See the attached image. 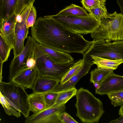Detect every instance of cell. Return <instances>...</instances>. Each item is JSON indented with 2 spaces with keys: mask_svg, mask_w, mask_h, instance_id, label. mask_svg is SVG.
Returning <instances> with one entry per match:
<instances>
[{
  "mask_svg": "<svg viewBox=\"0 0 123 123\" xmlns=\"http://www.w3.org/2000/svg\"><path fill=\"white\" fill-rule=\"evenodd\" d=\"M31 30V37L38 43L68 53L83 55L92 43L65 28L50 15L38 18Z\"/></svg>",
  "mask_w": 123,
  "mask_h": 123,
  "instance_id": "6da1fadb",
  "label": "cell"
},
{
  "mask_svg": "<svg viewBox=\"0 0 123 123\" xmlns=\"http://www.w3.org/2000/svg\"><path fill=\"white\" fill-rule=\"evenodd\" d=\"M75 96L76 116L83 123H98L105 112L101 100L82 87L77 90Z\"/></svg>",
  "mask_w": 123,
  "mask_h": 123,
  "instance_id": "7a4b0ae2",
  "label": "cell"
},
{
  "mask_svg": "<svg viewBox=\"0 0 123 123\" xmlns=\"http://www.w3.org/2000/svg\"><path fill=\"white\" fill-rule=\"evenodd\" d=\"M83 55L84 63L91 66L94 64L92 59L93 56L123 60V40L113 42L107 39L93 40L88 49Z\"/></svg>",
  "mask_w": 123,
  "mask_h": 123,
  "instance_id": "3957f363",
  "label": "cell"
},
{
  "mask_svg": "<svg viewBox=\"0 0 123 123\" xmlns=\"http://www.w3.org/2000/svg\"><path fill=\"white\" fill-rule=\"evenodd\" d=\"M91 36L93 41L99 39L123 40V14L116 11L112 13L108 12L100 20L99 27Z\"/></svg>",
  "mask_w": 123,
  "mask_h": 123,
  "instance_id": "277c9868",
  "label": "cell"
},
{
  "mask_svg": "<svg viewBox=\"0 0 123 123\" xmlns=\"http://www.w3.org/2000/svg\"><path fill=\"white\" fill-rule=\"evenodd\" d=\"M25 89L11 81L0 82V93L12 106L26 118L30 111L28 103L29 95Z\"/></svg>",
  "mask_w": 123,
  "mask_h": 123,
  "instance_id": "5b68a950",
  "label": "cell"
},
{
  "mask_svg": "<svg viewBox=\"0 0 123 123\" xmlns=\"http://www.w3.org/2000/svg\"><path fill=\"white\" fill-rule=\"evenodd\" d=\"M34 54L36 64L35 68L38 75L60 80L73 65L74 63L66 64L56 63L39 48L36 42Z\"/></svg>",
  "mask_w": 123,
  "mask_h": 123,
  "instance_id": "8992f818",
  "label": "cell"
},
{
  "mask_svg": "<svg viewBox=\"0 0 123 123\" xmlns=\"http://www.w3.org/2000/svg\"><path fill=\"white\" fill-rule=\"evenodd\" d=\"M90 14L88 17L61 16L57 14L50 16L65 28L82 35L91 34L100 25V21Z\"/></svg>",
  "mask_w": 123,
  "mask_h": 123,
  "instance_id": "52a82bcc",
  "label": "cell"
},
{
  "mask_svg": "<svg viewBox=\"0 0 123 123\" xmlns=\"http://www.w3.org/2000/svg\"><path fill=\"white\" fill-rule=\"evenodd\" d=\"M27 38L24 49L18 55L13 57L11 62L8 77L9 81H11L15 75L26 68L27 60L34 51L36 42L30 36L28 37Z\"/></svg>",
  "mask_w": 123,
  "mask_h": 123,
  "instance_id": "ba28073f",
  "label": "cell"
},
{
  "mask_svg": "<svg viewBox=\"0 0 123 123\" xmlns=\"http://www.w3.org/2000/svg\"><path fill=\"white\" fill-rule=\"evenodd\" d=\"M32 2L25 8L20 14L22 19L20 22L16 21L15 29V40L13 49L14 58L18 55L24 49V42L28 37L29 29L27 26L26 20L33 5Z\"/></svg>",
  "mask_w": 123,
  "mask_h": 123,
  "instance_id": "9c48e42d",
  "label": "cell"
},
{
  "mask_svg": "<svg viewBox=\"0 0 123 123\" xmlns=\"http://www.w3.org/2000/svg\"><path fill=\"white\" fill-rule=\"evenodd\" d=\"M66 109L65 105L51 107L40 112L34 113L26 118V123H61L58 117L59 113Z\"/></svg>",
  "mask_w": 123,
  "mask_h": 123,
  "instance_id": "30bf717a",
  "label": "cell"
},
{
  "mask_svg": "<svg viewBox=\"0 0 123 123\" xmlns=\"http://www.w3.org/2000/svg\"><path fill=\"white\" fill-rule=\"evenodd\" d=\"M100 87L95 93L101 95L108 94L123 90V76L113 72L108 75L100 83Z\"/></svg>",
  "mask_w": 123,
  "mask_h": 123,
  "instance_id": "8fae6325",
  "label": "cell"
},
{
  "mask_svg": "<svg viewBox=\"0 0 123 123\" xmlns=\"http://www.w3.org/2000/svg\"><path fill=\"white\" fill-rule=\"evenodd\" d=\"M16 17L15 12L6 18L0 19V33L13 49L15 40Z\"/></svg>",
  "mask_w": 123,
  "mask_h": 123,
  "instance_id": "7c38bea8",
  "label": "cell"
},
{
  "mask_svg": "<svg viewBox=\"0 0 123 123\" xmlns=\"http://www.w3.org/2000/svg\"><path fill=\"white\" fill-rule=\"evenodd\" d=\"M37 76V72L35 68L30 69L25 68L15 75L10 81L25 89H32Z\"/></svg>",
  "mask_w": 123,
  "mask_h": 123,
  "instance_id": "4fadbf2b",
  "label": "cell"
},
{
  "mask_svg": "<svg viewBox=\"0 0 123 123\" xmlns=\"http://www.w3.org/2000/svg\"><path fill=\"white\" fill-rule=\"evenodd\" d=\"M36 44L39 49L55 63L60 64L74 63L73 58L68 53L50 48L37 42Z\"/></svg>",
  "mask_w": 123,
  "mask_h": 123,
  "instance_id": "5bb4252c",
  "label": "cell"
},
{
  "mask_svg": "<svg viewBox=\"0 0 123 123\" xmlns=\"http://www.w3.org/2000/svg\"><path fill=\"white\" fill-rule=\"evenodd\" d=\"M60 82L38 75L32 89L33 92L44 94L52 91Z\"/></svg>",
  "mask_w": 123,
  "mask_h": 123,
  "instance_id": "9a60e30c",
  "label": "cell"
},
{
  "mask_svg": "<svg viewBox=\"0 0 123 123\" xmlns=\"http://www.w3.org/2000/svg\"><path fill=\"white\" fill-rule=\"evenodd\" d=\"M92 66L84 63L82 68L75 75L64 83H59L52 91L59 92L75 87L79 80L88 73Z\"/></svg>",
  "mask_w": 123,
  "mask_h": 123,
  "instance_id": "2e32d148",
  "label": "cell"
},
{
  "mask_svg": "<svg viewBox=\"0 0 123 123\" xmlns=\"http://www.w3.org/2000/svg\"><path fill=\"white\" fill-rule=\"evenodd\" d=\"M28 101L30 111L34 113L40 112L46 109L43 94L33 92L29 95Z\"/></svg>",
  "mask_w": 123,
  "mask_h": 123,
  "instance_id": "e0dca14e",
  "label": "cell"
},
{
  "mask_svg": "<svg viewBox=\"0 0 123 123\" xmlns=\"http://www.w3.org/2000/svg\"><path fill=\"white\" fill-rule=\"evenodd\" d=\"M92 62L97 68L116 69L120 64L123 63L122 59H111L97 56L92 57Z\"/></svg>",
  "mask_w": 123,
  "mask_h": 123,
  "instance_id": "ac0fdd59",
  "label": "cell"
},
{
  "mask_svg": "<svg viewBox=\"0 0 123 123\" xmlns=\"http://www.w3.org/2000/svg\"><path fill=\"white\" fill-rule=\"evenodd\" d=\"M18 0H0V19H5L15 12Z\"/></svg>",
  "mask_w": 123,
  "mask_h": 123,
  "instance_id": "d6986e66",
  "label": "cell"
},
{
  "mask_svg": "<svg viewBox=\"0 0 123 123\" xmlns=\"http://www.w3.org/2000/svg\"><path fill=\"white\" fill-rule=\"evenodd\" d=\"M90 14L83 8L72 4L62 10L57 15L64 16L88 17Z\"/></svg>",
  "mask_w": 123,
  "mask_h": 123,
  "instance_id": "ffe728a7",
  "label": "cell"
},
{
  "mask_svg": "<svg viewBox=\"0 0 123 123\" xmlns=\"http://www.w3.org/2000/svg\"><path fill=\"white\" fill-rule=\"evenodd\" d=\"M111 69L97 68L91 71L90 82L100 83L110 74L113 72Z\"/></svg>",
  "mask_w": 123,
  "mask_h": 123,
  "instance_id": "44dd1931",
  "label": "cell"
},
{
  "mask_svg": "<svg viewBox=\"0 0 123 123\" xmlns=\"http://www.w3.org/2000/svg\"><path fill=\"white\" fill-rule=\"evenodd\" d=\"M77 90L75 87L58 92L55 103L52 107L65 104L72 97L75 96Z\"/></svg>",
  "mask_w": 123,
  "mask_h": 123,
  "instance_id": "7402d4cb",
  "label": "cell"
},
{
  "mask_svg": "<svg viewBox=\"0 0 123 123\" xmlns=\"http://www.w3.org/2000/svg\"><path fill=\"white\" fill-rule=\"evenodd\" d=\"M13 48L0 33V62L3 63L6 61Z\"/></svg>",
  "mask_w": 123,
  "mask_h": 123,
  "instance_id": "603a6c76",
  "label": "cell"
},
{
  "mask_svg": "<svg viewBox=\"0 0 123 123\" xmlns=\"http://www.w3.org/2000/svg\"><path fill=\"white\" fill-rule=\"evenodd\" d=\"M84 63L83 59H80L74 63L62 77L59 84H61L64 83L75 75L82 68Z\"/></svg>",
  "mask_w": 123,
  "mask_h": 123,
  "instance_id": "cb8c5ba5",
  "label": "cell"
},
{
  "mask_svg": "<svg viewBox=\"0 0 123 123\" xmlns=\"http://www.w3.org/2000/svg\"><path fill=\"white\" fill-rule=\"evenodd\" d=\"M0 102L6 114L9 116L13 115L17 118L21 116V113L14 108L0 93Z\"/></svg>",
  "mask_w": 123,
  "mask_h": 123,
  "instance_id": "d4e9b609",
  "label": "cell"
},
{
  "mask_svg": "<svg viewBox=\"0 0 123 123\" xmlns=\"http://www.w3.org/2000/svg\"><path fill=\"white\" fill-rule=\"evenodd\" d=\"M97 20L100 21L106 16L108 12L105 7H99L86 9Z\"/></svg>",
  "mask_w": 123,
  "mask_h": 123,
  "instance_id": "484cf974",
  "label": "cell"
},
{
  "mask_svg": "<svg viewBox=\"0 0 123 123\" xmlns=\"http://www.w3.org/2000/svg\"><path fill=\"white\" fill-rule=\"evenodd\" d=\"M114 107L123 105V90L107 95Z\"/></svg>",
  "mask_w": 123,
  "mask_h": 123,
  "instance_id": "4316f807",
  "label": "cell"
},
{
  "mask_svg": "<svg viewBox=\"0 0 123 123\" xmlns=\"http://www.w3.org/2000/svg\"><path fill=\"white\" fill-rule=\"evenodd\" d=\"M106 0H81L83 6L86 9L99 7H105Z\"/></svg>",
  "mask_w": 123,
  "mask_h": 123,
  "instance_id": "83f0119b",
  "label": "cell"
},
{
  "mask_svg": "<svg viewBox=\"0 0 123 123\" xmlns=\"http://www.w3.org/2000/svg\"><path fill=\"white\" fill-rule=\"evenodd\" d=\"M58 92L51 91L43 94L46 109L51 107L55 104Z\"/></svg>",
  "mask_w": 123,
  "mask_h": 123,
  "instance_id": "f1b7e54d",
  "label": "cell"
},
{
  "mask_svg": "<svg viewBox=\"0 0 123 123\" xmlns=\"http://www.w3.org/2000/svg\"><path fill=\"white\" fill-rule=\"evenodd\" d=\"M36 11L35 7L33 5L26 20L27 26L28 28L33 26L36 21Z\"/></svg>",
  "mask_w": 123,
  "mask_h": 123,
  "instance_id": "f546056e",
  "label": "cell"
},
{
  "mask_svg": "<svg viewBox=\"0 0 123 123\" xmlns=\"http://www.w3.org/2000/svg\"><path fill=\"white\" fill-rule=\"evenodd\" d=\"M35 0H18L15 13L17 15L20 14L24 9Z\"/></svg>",
  "mask_w": 123,
  "mask_h": 123,
  "instance_id": "4dcf8cb0",
  "label": "cell"
},
{
  "mask_svg": "<svg viewBox=\"0 0 123 123\" xmlns=\"http://www.w3.org/2000/svg\"><path fill=\"white\" fill-rule=\"evenodd\" d=\"M58 118L61 123H78L68 113L64 111L59 113Z\"/></svg>",
  "mask_w": 123,
  "mask_h": 123,
  "instance_id": "1f68e13d",
  "label": "cell"
},
{
  "mask_svg": "<svg viewBox=\"0 0 123 123\" xmlns=\"http://www.w3.org/2000/svg\"><path fill=\"white\" fill-rule=\"evenodd\" d=\"M36 63V61L35 57L34 50V51L31 56L27 60L26 63L25 68L27 69H30L35 68Z\"/></svg>",
  "mask_w": 123,
  "mask_h": 123,
  "instance_id": "d6a6232c",
  "label": "cell"
},
{
  "mask_svg": "<svg viewBox=\"0 0 123 123\" xmlns=\"http://www.w3.org/2000/svg\"><path fill=\"white\" fill-rule=\"evenodd\" d=\"M109 123H123V116H121L118 118L112 120Z\"/></svg>",
  "mask_w": 123,
  "mask_h": 123,
  "instance_id": "836d02e7",
  "label": "cell"
},
{
  "mask_svg": "<svg viewBox=\"0 0 123 123\" xmlns=\"http://www.w3.org/2000/svg\"><path fill=\"white\" fill-rule=\"evenodd\" d=\"M117 2L120 8L121 13L123 14V0H117Z\"/></svg>",
  "mask_w": 123,
  "mask_h": 123,
  "instance_id": "e575fe53",
  "label": "cell"
},
{
  "mask_svg": "<svg viewBox=\"0 0 123 123\" xmlns=\"http://www.w3.org/2000/svg\"><path fill=\"white\" fill-rule=\"evenodd\" d=\"M0 82L2 81V68L3 64L2 63L0 62Z\"/></svg>",
  "mask_w": 123,
  "mask_h": 123,
  "instance_id": "d590c367",
  "label": "cell"
},
{
  "mask_svg": "<svg viewBox=\"0 0 123 123\" xmlns=\"http://www.w3.org/2000/svg\"><path fill=\"white\" fill-rule=\"evenodd\" d=\"M93 85L95 87V91L98 89L100 87V83L96 82H94L93 83Z\"/></svg>",
  "mask_w": 123,
  "mask_h": 123,
  "instance_id": "8d00e7d4",
  "label": "cell"
},
{
  "mask_svg": "<svg viewBox=\"0 0 123 123\" xmlns=\"http://www.w3.org/2000/svg\"><path fill=\"white\" fill-rule=\"evenodd\" d=\"M119 115L121 116H123V105H121L120 108Z\"/></svg>",
  "mask_w": 123,
  "mask_h": 123,
  "instance_id": "74e56055",
  "label": "cell"
}]
</instances>
